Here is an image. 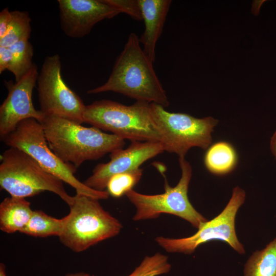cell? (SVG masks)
<instances>
[{"label":"cell","instance_id":"cell-8","mask_svg":"<svg viewBox=\"0 0 276 276\" xmlns=\"http://www.w3.org/2000/svg\"><path fill=\"white\" fill-rule=\"evenodd\" d=\"M151 112L165 151L185 157L192 147L208 149L218 121L208 117L197 118L183 113L170 112L161 105L150 103Z\"/></svg>","mask_w":276,"mask_h":276},{"label":"cell","instance_id":"cell-6","mask_svg":"<svg viewBox=\"0 0 276 276\" xmlns=\"http://www.w3.org/2000/svg\"><path fill=\"white\" fill-rule=\"evenodd\" d=\"M0 186L11 196L32 197L44 191L53 192L69 206L74 201L64 189L63 181L46 172L29 154L10 147L1 156Z\"/></svg>","mask_w":276,"mask_h":276},{"label":"cell","instance_id":"cell-16","mask_svg":"<svg viewBox=\"0 0 276 276\" xmlns=\"http://www.w3.org/2000/svg\"><path fill=\"white\" fill-rule=\"evenodd\" d=\"M238 155L229 143L219 141L209 146L204 156L206 168L211 173L223 175L231 172L236 167Z\"/></svg>","mask_w":276,"mask_h":276},{"label":"cell","instance_id":"cell-5","mask_svg":"<svg viewBox=\"0 0 276 276\" xmlns=\"http://www.w3.org/2000/svg\"><path fill=\"white\" fill-rule=\"evenodd\" d=\"M1 140L7 146L19 149L29 154L46 172L73 187L76 194L99 200L108 199L109 195L106 191L91 189L75 177L77 168L64 163L52 151L41 123L36 119L22 120L14 130Z\"/></svg>","mask_w":276,"mask_h":276},{"label":"cell","instance_id":"cell-23","mask_svg":"<svg viewBox=\"0 0 276 276\" xmlns=\"http://www.w3.org/2000/svg\"><path fill=\"white\" fill-rule=\"evenodd\" d=\"M106 2L125 13L132 19L142 20V14L139 0H105Z\"/></svg>","mask_w":276,"mask_h":276},{"label":"cell","instance_id":"cell-10","mask_svg":"<svg viewBox=\"0 0 276 276\" xmlns=\"http://www.w3.org/2000/svg\"><path fill=\"white\" fill-rule=\"evenodd\" d=\"M59 55L47 56L38 74L37 83L40 111L78 123H83L86 105L62 78Z\"/></svg>","mask_w":276,"mask_h":276},{"label":"cell","instance_id":"cell-20","mask_svg":"<svg viewBox=\"0 0 276 276\" xmlns=\"http://www.w3.org/2000/svg\"><path fill=\"white\" fill-rule=\"evenodd\" d=\"M10 48L12 60L8 71L14 75L15 81L20 80L32 68L33 48L29 40L20 41Z\"/></svg>","mask_w":276,"mask_h":276},{"label":"cell","instance_id":"cell-12","mask_svg":"<svg viewBox=\"0 0 276 276\" xmlns=\"http://www.w3.org/2000/svg\"><path fill=\"white\" fill-rule=\"evenodd\" d=\"M164 151L160 142H131L125 149L111 152L110 161L97 165L84 183L94 190L105 191L111 176L139 169L144 162Z\"/></svg>","mask_w":276,"mask_h":276},{"label":"cell","instance_id":"cell-9","mask_svg":"<svg viewBox=\"0 0 276 276\" xmlns=\"http://www.w3.org/2000/svg\"><path fill=\"white\" fill-rule=\"evenodd\" d=\"M245 191L236 187L232 197L222 212L213 219L203 223L193 235L174 239L157 237V244L169 252L191 254L200 245L213 240H220L228 243L240 254L245 253L242 244L239 241L235 231V221L238 209L245 199Z\"/></svg>","mask_w":276,"mask_h":276},{"label":"cell","instance_id":"cell-2","mask_svg":"<svg viewBox=\"0 0 276 276\" xmlns=\"http://www.w3.org/2000/svg\"><path fill=\"white\" fill-rule=\"evenodd\" d=\"M52 151L65 163L80 167L86 160L99 159L123 149L124 140L95 127L57 116H44L40 122Z\"/></svg>","mask_w":276,"mask_h":276},{"label":"cell","instance_id":"cell-17","mask_svg":"<svg viewBox=\"0 0 276 276\" xmlns=\"http://www.w3.org/2000/svg\"><path fill=\"white\" fill-rule=\"evenodd\" d=\"M244 276H276V238L249 258L244 265Z\"/></svg>","mask_w":276,"mask_h":276},{"label":"cell","instance_id":"cell-26","mask_svg":"<svg viewBox=\"0 0 276 276\" xmlns=\"http://www.w3.org/2000/svg\"><path fill=\"white\" fill-rule=\"evenodd\" d=\"M270 150L276 158V131L272 136L270 142Z\"/></svg>","mask_w":276,"mask_h":276},{"label":"cell","instance_id":"cell-3","mask_svg":"<svg viewBox=\"0 0 276 276\" xmlns=\"http://www.w3.org/2000/svg\"><path fill=\"white\" fill-rule=\"evenodd\" d=\"M63 217L59 239L72 251L80 252L105 240L118 235L123 228L116 218L106 211L99 200L77 194Z\"/></svg>","mask_w":276,"mask_h":276},{"label":"cell","instance_id":"cell-22","mask_svg":"<svg viewBox=\"0 0 276 276\" xmlns=\"http://www.w3.org/2000/svg\"><path fill=\"white\" fill-rule=\"evenodd\" d=\"M171 268L168 257L156 252L152 256H146L128 276H157L168 273Z\"/></svg>","mask_w":276,"mask_h":276},{"label":"cell","instance_id":"cell-25","mask_svg":"<svg viewBox=\"0 0 276 276\" xmlns=\"http://www.w3.org/2000/svg\"><path fill=\"white\" fill-rule=\"evenodd\" d=\"M12 19L11 11L8 8L0 12V39L6 34Z\"/></svg>","mask_w":276,"mask_h":276},{"label":"cell","instance_id":"cell-7","mask_svg":"<svg viewBox=\"0 0 276 276\" xmlns=\"http://www.w3.org/2000/svg\"><path fill=\"white\" fill-rule=\"evenodd\" d=\"M179 164L181 176L178 183L174 187L169 185L164 172L159 170L165 177L163 193L147 195L132 189L125 194L136 208L133 220L155 219L161 214L166 213L179 217L197 228L208 221L195 209L188 198V188L192 175L190 164L185 157H179Z\"/></svg>","mask_w":276,"mask_h":276},{"label":"cell","instance_id":"cell-4","mask_svg":"<svg viewBox=\"0 0 276 276\" xmlns=\"http://www.w3.org/2000/svg\"><path fill=\"white\" fill-rule=\"evenodd\" d=\"M83 123L131 142H160L151 112L150 103L136 101L128 106L109 100L86 105Z\"/></svg>","mask_w":276,"mask_h":276},{"label":"cell","instance_id":"cell-27","mask_svg":"<svg viewBox=\"0 0 276 276\" xmlns=\"http://www.w3.org/2000/svg\"><path fill=\"white\" fill-rule=\"evenodd\" d=\"M64 276H90L89 274L83 272L74 273H67Z\"/></svg>","mask_w":276,"mask_h":276},{"label":"cell","instance_id":"cell-11","mask_svg":"<svg viewBox=\"0 0 276 276\" xmlns=\"http://www.w3.org/2000/svg\"><path fill=\"white\" fill-rule=\"evenodd\" d=\"M34 63L30 71L14 83L5 81L8 94L0 106V137L2 139L22 120L33 118L40 122L44 114L36 110L32 102V93L38 76Z\"/></svg>","mask_w":276,"mask_h":276},{"label":"cell","instance_id":"cell-21","mask_svg":"<svg viewBox=\"0 0 276 276\" xmlns=\"http://www.w3.org/2000/svg\"><path fill=\"white\" fill-rule=\"evenodd\" d=\"M143 169L136 170L118 173L111 176L106 186L107 192L109 195L114 198H120L128 192L139 182L142 174Z\"/></svg>","mask_w":276,"mask_h":276},{"label":"cell","instance_id":"cell-19","mask_svg":"<svg viewBox=\"0 0 276 276\" xmlns=\"http://www.w3.org/2000/svg\"><path fill=\"white\" fill-rule=\"evenodd\" d=\"M12 19L5 36L0 39V47H10L15 43L29 40L31 33V19L26 11H11Z\"/></svg>","mask_w":276,"mask_h":276},{"label":"cell","instance_id":"cell-15","mask_svg":"<svg viewBox=\"0 0 276 276\" xmlns=\"http://www.w3.org/2000/svg\"><path fill=\"white\" fill-rule=\"evenodd\" d=\"M33 211L24 198H5L0 203V229L7 234L21 232L28 224Z\"/></svg>","mask_w":276,"mask_h":276},{"label":"cell","instance_id":"cell-1","mask_svg":"<svg viewBox=\"0 0 276 276\" xmlns=\"http://www.w3.org/2000/svg\"><path fill=\"white\" fill-rule=\"evenodd\" d=\"M153 63L141 47L137 36L131 33L107 81L87 94L113 91L165 108L169 102Z\"/></svg>","mask_w":276,"mask_h":276},{"label":"cell","instance_id":"cell-14","mask_svg":"<svg viewBox=\"0 0 276 276\" xmlns=\"http://www.w3.org/2000/svg\"><path fill=\"white\" fill-rule=\"evenodd\" d=\"M145 30L139 38L143 51L153 63L156 42L163 32L171 1L139 0Z\"/></svg>","mask_w":276,"mask_h":276},{"label":"cell","instance_id":"cell-13","mask_svg":"<svg viewBox=\"0 0 276 276\" xmlns=\"http://www.w3.org/2000/svg\"><path fill=\"white\" fill-rule=\"evenodd\" d=\"M61 27L72 38L87 35L98 22L121 13L105 0H58Z\"/></svg>","mask_w":276,"mask_h":276},{"label":"cell","instance_id":"cell-24","mask_svg":"<svg viewBox=\"0 0 276 276\" xmlns=\"http://www.w3.org/2000/svg\"><path fill=\"white\" fill-rule=\"evenodd\" d=\"M12 60V53L9 47H0V74L9 69Z\"/></svg>","mask_w":276,"mask_h":276},{"label":"cell","instance_id":"cell-28","mask_svg":"<svg viewBox=\"0 0 276 276\" xmlns=\"http://www.w3.org/2000/svg\"><path fill=\"white\" fill-rule=\"evenodd\" d=\"M6 267L4 263H0V276H7L6 271Z\"/></svg>","mask_w":276,"mask_h":276},{"label":"cell","instance_id":"cell-18","mask_svg":"<svg viewBox=\"0 0 276 276\" xmlns=\"http://www.w3.org/2000/svg\"><path fill=\"white\" fill-rule=\"evenodd\" d=\"M63 224V218L58 219L41 210H35L33 211L28 224L20 233L34 237H59Z\"/></svg>","mask_w":276,"mask_h":276}]
</instances>
